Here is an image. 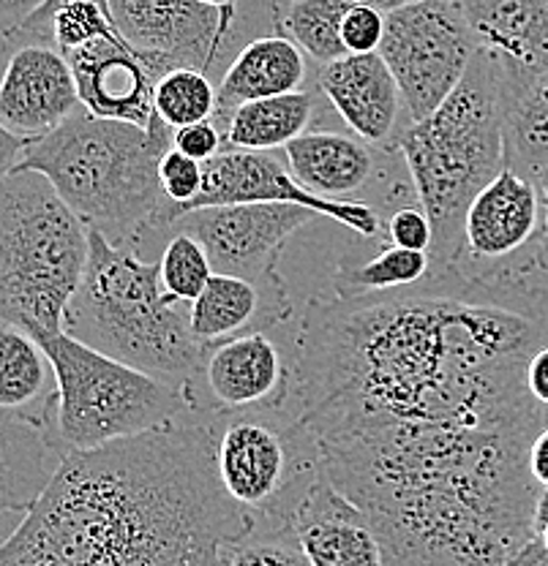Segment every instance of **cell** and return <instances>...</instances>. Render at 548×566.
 Masks as SVG:
<instances>
[{
  "instance_id": "1f68e13d",
  "label": "cell",
  "mask_w": 548,
  "mask_h": 566,
  "mask_svg": "<svg viewBox=\"0 0 548 566\" xmlns=\"http://www.w3.org/2000/svg\"><path fill=\"white\" fill-rule=\"evenodd\" d=\"M158 180H162V191L167 197V205L158 216V232H167L203 191V161L186 156L178 147H169L158 164Z\"/></svg>"
},
{
  "instance_id": "7dc6e473",
  "label": "cell",
  "mask_w": 548,
  "mask_h": 566,
  "mask_svg": "<svg viewBox=\"0 0 548 566\" xmlns=\"http://www.w3.org/2000/svg\"><path fill=\"white\" fill-rule=\"evenodd\" d=\"M546 424H548V409L544 411V428H546Z\"/></svg>"
},
{
  "instance_id": "484cf974",
  "label": "cell",
  "mask_w": 548,
  "mask_h": 566,
  "mask_svg": "<svg viewBox=\"0 0 548 566\" xmlns=\"http://www.w3.org/2000/svg\"><path fill=\"white\" fill-rule=\"evenodd\" d=\"M432 275L428 251H410L402 245H385L371 256H341L333 273L335 297L363 300L380 294L404 292Z\"/></svg>"
},
{
  "instance_id": "e575fe53",
  "label": "cell",
  "mask_w": 548,
  "mask_h": 566,
  "mask_svg": "<svg viewBox=\"0 0 548 566\" xmlns=\"http://www.w3.org/2000/svg\"><path fill=\"white\" fill-rule=\"evenodd\" d=\"M173 147H178L186 156L197 158V161H210L214 156H219L224 150V128L216 117L210 120L192 123V126L175 128Z\"/></svg>"
},
{
  "instance_id": "e0dca14e",
  "label": "cell",
  "mask_w": 548,
  "mask_h": 566,
  "mask_svg": "<svg viewBox=\"0 0 548 566\" xmlns=\"http://www.w3.org/2000/svg\"><path fill=\"white\" fill-rule=\"evenodd\" d=\"M63 57L74 71L82 109L134 126H151L156 120L153 91L162 74L121 33L76 46Z\"/></svg>"
},
{
  "instance_id": "52a82bcc",
  "label": "cell",
  "mask_w": 548,
  "mask_h": 566,
  "mask_svg": "<svg viewBox=\"0 0 548 566\" xmlns=\"http://www.w3.org/2000/svg\"><path fill=\"white\" fill-rule=\"evenodd\" d=\"M37 340L55 368L52 439L63 455L139 436L192 411L183 387L93 349L66 329Z\"/></svg>"
},
{
  "instance_id": "7c38bea8",
  "label": "cell",
  "mask_w": 548,
  "mask_h": 566,
  "mask_svg": "<svg viewBox=\"0 0 548 566\" xmlns=\"http://www.w3.org/2000/svg\"><path fill=\"white\" fill-rule=\"evenodd\" d=\"M117 33L158 74L188 66L214 76L238 14L205 0H107Z\"/></svg>"
},
{
  "instance_id": "5bb4252c",
  "label": "cell",
  "mask_w": 548,
  "mask_h": 566,
  "mask_svg": "<svg viewBox=\"0 0 548 566\" xmlns=\"http://www.w3.org/2000/svg\"><path fill=\"white\" fill-rule=\"evenodd\" d=\"M205 180L199 197L188 205L186 212L214 205H251V202H290L314 210L317 216L330 218L341 227L352 229L358 238L376 240L385 232V218L371 202H335L317 197L294 180L290 167L270 153L259 150H229L203 164ZM183 212V216H186Z\"/></svg>"
},
{
  "instance_id": "7402d4cb",
  "label": "cell",
  "mask_w": 548,
  "mask_h": 566,
  "mask_svg": "<svg viewBox=\"0 0 548 566\" xmlns=\"http://www.w3.org/2000/svg\"><path fill=\"white\" fill-rule=\"evenodd\" d=\"M306 80H309V57L290 35H257L246 41L221 71L216 82V91H219L216 117L227 115L246 102L303 91Z\"/></svg>"
},
{
  "instance_id": "83f0119b",
  "label": "cell",
  "mask_w": 548,
  "mask_h": 566,
  "mask_svg": "<svg viewBox=\"0 0 548 566\" xmlns=\"http://www.w3.org/2000/svg\"><path fill=\"white\" fill-rule=\"evenodd\" d=\"M352 3L355 0H290L276 28L290 35L303 55L322 69L350 55L341 39V22Z\"/></svg>"
},
{
  "instance_id": "d590c367",
  "label": "cell",
  "mask_w": 548,
  "mask_h": 566,
  "mask_svg": "<svg viewBox=\"0 0 548 566\" xmlns=\"http://www.w3.org/2000/svg\"><path fill=\"white\" fill-rule=\"evenodd\" d=\"M538 191H540V202H544V218H540V229L538 238H535L533 251H529V262H533L535 275L548 281V169L538 175Z\"/></svg>"
},
{
  "instance_id": "603a6c76",
  "label": "cell",
  "mask_w": 548,
  "mask_h": 566,
  "mask_svg": "<svg viewBox=\"0 0 548 566\" xmlns=\"http://www.w3.org/2000/svg\"><path fill=\"white\" fill-rule=\"evenodd\" d=\"M52 433L0 409V512L25 515L63 463Z\"/></svg>"
},
{
  "instance_id": "7bdbcfd3",
  "label": "cell",
  "mask_w": 548,
  "mask_h": 566,
  "mask_svg": "<svg viewBox=\"0 0 548 566\" xmlns=\"http://www.w3.org/2000/svg\"><path fill=\"white\" fill-rule=\"evenodd\" d=\"M14 52V44H11V39L0 31V74H3L6 69V61H9V55Z\"/></svg>"
},
{
  "instance_id": "44dd1931",
  "label": "cell",
  "mask_w": 548,
  "mask_h": 566,
  "mask_svg": "<svg viewBox=\"0 0 548 566\" xmlns=\"http://www.w3.org/2000/svg\"><path fill=\"white\" fill-rule=\"evenodd\" d=\"M292 316V294L281 275L255 281L214 273L199 297L188 303V327L203 346L249 329H276Z\"/></svg>"
},
{
  "instance_id": "f35d334b",
  "label": "cell",
  "mask_w": 548,
  "mask_h": 566,
  "mask_svg": "<svg viewBox=\"0 0 548 566\" xmlns=\"http://www.w3.org/2000/svg\"><path fill=\"white\" fill-rule=\"evenodd\" d=\"M28 142L20 139L17 134H11L9 128L0 123V177L14 172L17 164H20L22 150H25Z\"/></svg>"
},
{
  "instance_id": "4316f807",
  "label": "cell",
  "mask_w": 548,
  "mask_h": 566,
  "mask_svg": "<svg viewBox=\"0 0 548 566\" xmlns=\"http://www.w3.org/2000/svg\"><path fill=\"white\" fill-rule=\"evenodd\" d=\"M505 167L533 180L548 169V76L505 93Z\"/></svg>"
},
{
  "instance_id": "9c48e42d",
  "label": "cell",
  "mask_w": 548,
  "mask_h": 566,
  "mask_svg": "<svg viewBox=\"0 0 548 566\" xmlns=\"http://www.w3.org/2000/svg\"><path fill=\"white\" fill-rule=\"evenodd\" d=\"M382 61L396 76L412 123L426 120L456 91L477 55L462 0H421L385 14Z\"/></svg>"
},
{
  "instance_id": "ac0fdd59",
  "label": "cell",
  "mask_w": 548,
  "mask_h": 566,
  "mask_svg": "<svg viewBox=\"0 0 548 566\" xmlns=\"http://www.w3.org/2000/svg\"><path fill=\"white\" fill-rule=\"evenodd\" d=\"M287 528L314 566H385V545L374 523L325 474L294 504Z\"/></svg>"
},
{
  "instance_id": "836d02e7",
  "label": "cell",
  "mask_w": 548,
  "mask_h": 566,
  "mask_svg": "<svg viewBox=\"0 0 548 566\" xmlns=\"http://www.w3.org/2000/svg\"><path fill=\"white\" fill-rule=\"evenodd\" d=\"M385 238L387 243L410 248V251H432L434 229L421 205L417 208L415 205H399L385 218Z\"/></svg>"
},
{
  "instance_id": "2e32d148",
  "label": "cell",
  "mask_w": 548,
  "mask_h": 566,
  "mask_svg": "<svg viewBox=\"0 0 548 566\" xmlns=\"http://www.w3.org/2000/svg\"><path fill=\"white\" fill-rule=\"evenodd\" d=\"M82 109L74 71L50 44H20L0 74V123L31 142Z\"/></svg>"
},
{
  "instance_id": "f1b7e54d",
  "label": "cell",
  "mask_w": 548,
  "mask_h": 566,
  "mask_svg": "<svg viewBox=\"0 0 548 566\" xmlns=\"http://www.w3.org/2000/svg\"><path fill=\"white\" fill-rule=\"evenodd\" d=\"M153 106L169 128H183L216 117L219 91H216L214 76L205 74V71L178 66L158 76L156 91H153Z\"/></svg>"
},
{
  "instance_id": "8d00e7d4",
  "label": "cell",
  "mask_w": 548,
  "mask_h": 566,
  "mask_svg": "<svg viewBox=\"0 0 548 566\" xmlns=\"http://www.w3.org/2000/svg\"><path fill=\"white\" fill-rule=\"evenodd\" d=\"M527 389L540 409H548V344L540 346L527 363Z\"/></svg>"
},
{
  "instance_id": "d4e9b609",
  "label": "cell",
  "mask_w": 548,
  "mask_h": 566,
  "mask_svg": "<svg viewBox=\"0 0 548 566\" xmlns=\"http://www.w3.org/2000/svg\"><path fill=\"white\" fill-rule=\"evenodd\" d=\"M320 87L294 91L285 96L257 98L235 106L227 115L216 117L224 128V147L229 150H285L292 139L311 132V123L320 117Z\"/></svg>"
},
{
  "instance_id": "bcb514c9",
  "label": "cell",
  "mask_w": 548,
  "mask_h": 566,
  "mask_svg": "<svg viewBox=\"0 0 548 566\" xmlns=\"http://www.w3.org/2000/svg\"><path fill=\"white\" fill-rule=\"evenodd\" d=\"M535 566H548V556H544V558H540V562H538V564H535Z\"/></svg>"
},
{
  "instance_id": "ee69618b",
  "label": "cell",
  "mask_w": 548,
  "mask_h": 566,
  "mask_svg": "<svg viewBox=\"0 0 548 566\" xmlns=\"http://www.w3.org/2000/svg\"><path fill=\"white\" fill-rule=\"evenodd\" d=\"M58 3H63V0H46V3L41 6V9L37 11V14H33L31 20H28V22H37V20H41V17H46V14H50L52 9H55ZM99 3H102V6H107V0H99ZM107 11H110V9H107ZM22 25H25V22H22ZM22 25H20V28H22Z\"/></svg>"
},
{
  "instance_id": "ffe728a7",
  "label": "cell",
  "mask_w": 548,
  "mask_h": 566,
  "mask_svg": "<svg viewBox=\"0 0 548 566\" xmlns=\"http://www.w3.org/2000/svg\"><path fill=\"white\" fill-rule=\"evenodd\" d=\"M477 50L503 71L505 93L548 76V0H462Z\"/></svg>"
},
{
  "instance_id": "d6a6232c",
  "label": "cell",
  "mask_w": 548,
  "mask_h": 566,
  "mask_svg": "<svg viewBox=\"0 0 548 566\" xmlns=\"http://www.w3.org/2000/svg\"><path fill=\"white\" fill-rule=\"evenodd\" d=\"M385 35V11L369 3H352L341 22V39L350 55H369L380 52Z\"/></svg>"
},
{
  "instance_id": "4fadbf2b",
  "label": "cell",
  "mask_w": 548,
  "mask_h": 566,
  "mask_svg": "<svg viewBox=\"0 0 548 566\" xmlns=\"http://www.w3.org/2000/svg\"><path fill=\"white\" fill-rule=\"evenodd\" d=\"M317 218L322 216L290 202L214 205L186 212L169 229L194 234L208 251L214 273L262 281L279 275L285 245Z\"/></svg>"
},
{
  "instance_id": "7a4b0ae2",
  "label": "cell",
  "mask_w": 548,
  "mask_h": 566,
  "mask_svg": "<svg viewBox=\"0 0 548 566\" xmlns=\"http://www.w3.org/2000/svg\"><path fill=\"white\" fill-rule=\"evenodd\" d=\"M255 526L216 469L203 422H167L69 452L0 545V566H219Z\"/></svg>"
},
{
  "instance_id": "8992f818",
  "label": "cell",
  "mask_w": 548,
  "mask_h": 566,
  "mask_svg": "<svg viewBox=\"0 0 548 566\" xmlns=\"http://www.w3.org/2000/svg\"><path fill=\"white\" fill-rule=\"evenodd\" d=\"M87 262V223L31 169L0 177V318L61 333Z\"/></svg>"
},
{
  "instance_id": "9a60e30c",
  "label": "cell",
  "mask_w": 548,
  "mask_h": 566,
  "mask_svg": "<svg viewBox=\"0 0 548 566\" xmlns=\"http://www.w3.org/2000/svg\"><path fill=\"white\" fill-rule=\"evenodd\" d=\"M317 87L355 137L382 150H399L412 117L396 76L380 52L344 55L328 63L320 69Z\"/></svg>"
},
{
  "instance_id": "f6af8a7d",
  "label": "cell",
  "mask_w": 548,
  "mask_h": 566,
  "mask_svg": "<svg viewBox=\"0 0 548 566\" xmlns=\"http://www.w3.org/2000/svg\"><path fill=\"white\" fill-rule=\"evenodd\" d=\"M205 3H214V6H219V9L229 11V14H238L240 0H205Z\"/></svg>"
},
{
  "instance_id": "ba28073f",
  "label": "cell",
  "mask_w": 548,
  "mask_h": 566,
  "mask_svg": "<svg viewBox=\"0 0 548 566\" xmlns=\"http://www.w3.org/2000/svg\"><path fill=\"white\" fill-rule=\"evenodd\" d=\"M227 493L262 523L287 526L300 495L322 474L314 441L285 409L208 417Z\"/></svg>"
},
{
  "instance_id": "5b68a950",
  "label": "cell",
  "mask_w": 548,
  "mask_h": 566,
  "mask_svg": "<svg viewBox=\"0 0 548 566\" xmlns=\"http://www.w3.org/2000/svg\"><path fill=\"white\" fill-rule=\"evenodd\" d=\"M178 305L164 292L158 262H145L132 245L87 227L85 273L63 316L69 335L186 389L205 346Z\"/></svg>"
},
{
  "instance_id": "cb8c5ba5",
  "label": "cell",
  "mask_w": 548,
  "mask_h": 566,
  "mask_svg": "<svg viewBox=\"0 0 548 566\" xmlns=\"http://www.w3.org/2000/svg\"><path fill=\"white\" fill-rule=\"evenodd\" d=\"M58 379L50 354L28 329L0 318V409L52 433Z\"/></svg>"
},
{
  "instance_id": "f546056e",
  "label": "cell",
  "mask_w": 548,
  "mask_h": 566,
  "mask_svg": "<svg viewBox=\"0 0 548 566\" xmlns=\"http://www.w3.org/2000/svg\"><path fill=\"white\" fill-rule=\"evenodd\" d=\"M158 270H162L164 292L180 305L194 303L214 275L208 251L194 234L183 232V229H173V238L164 245L162 259H158Z\"/></svg>"
},
{
  "instance_id": "30bf717a",
  "label": "cell",
  "mask_w": 548,
  "mask_h": 566,
  "mask_svg": "<svg viewBox=\"0 0 548 566\" xmlns=\"http://www.w3.org/2000/svg\"><path fill=\"white\" fill-rule=\"evenodd\" d=\"M287 327V324H285ZM292 392V329H249L205 344L197 374L186 385L194 415L285 409Z\"/></svg>"
},
{
  "instance_id": "8fae6325",
  "label": "cell",
  "mask_w": 548,
  "mask_h": 566,
  "mask_svg": "<svg viewBox=\"0 0 548 566\" xmlns=\"http://www.w3.org/2000/svg\"><path fill=\"white\" fill-rule=\"evenodd\" d=\"M540 218H544V202H540L538 182L505 167L477 191L467 208L462 248L445 270H453L464 279H486L499 273L535 275L529 251L538 238Z\"/></svg>"
},
{
  "instance_id": "3957f363",
  "label": "cell",
  "mask_w": 548,
  "mask_h": 566,
  "mask_svg": "<svg viewBox=\"0 0 548 566\" xmlns=\"http://www.w3.org/2000/svg\"><path fill=\"white\" fill-rule=\"evenodd\" d=\"M173 137L175 128L158 115L151 126H134L76 109L50 134L28 142L17 169L44 175L87 227L134 248L147 232H158L167 205L158 164Z\"/></svg>"
},
{
  "instance_id": "b9f144b4",
  "label": "cell",
  "mask_w": 548,
  "mask_h": 566,
  "mask_svg": "<svg viewBox=\"0 0 548 566\" xmlns=\"http://www.w3.org/2000/svg\"><path fill=\"white\" fill-rule=\"evenodd\" d=\"M355 3L376 6V9H382V11H385V14H387V11L402 9V6H410V3H421V0H355Z\"/></svg>"
},
{
  "instance_id": "60d3db41",
  "label": "cell",
  "mask_w": 548,
  "mask_h": 566,
  "mask_svg": "<svg viewBox=\"0 0 548 566\" xmlns=\"http://www.w3.org/2000/svg\"><path fill=\"white\" fill-rule=\"evenodd\" d=\"M20 521H22V515H9V512H0V545L9 539V534L17 528V523Z\"/></svg>"
},
{
  "instance_id": "6da1fadb",
  "label": "cell",
  "mask_w": 548,
  "mask_h": 566,
  "mask_svg": "<svg viewBox=\"0 0 548 566\" xmlns=\"http://www.w3.org/2000/svg\"><path fill=\"white\" fill-rule=\"evenodd\" d=\"M540 430L382 422L309 439L330 485L374 523L385 566H505L535 536Z\"/></svg>"
},
{
  "instance_id": "277c9868",
  "label": "cell",
  "mask_w": 548,
  "mask_h": 566,
  "mask_svg": "<svg viewBox=\"0 0 548 566\" xmlns=\"http://www.w3.org/2000/svg\"><path fill=\"white\" fill-rule=\"evenodd\" d=\"M412 191L434 229L432 270L451 268L462 248L467 208L505 169V82L477 50L456 91L399 142Z\"/></svg>"
},
{
  "instance_id": "74e56055",
  "label": "cell",
  "mask_w": 548,
  "mask_h": 566,
  "mask_svg": "<svg viewBox=\"0 0 548 566\" xmlns=\"http://www.w3.org/2000/svg\"><path fill=\"white\" fill-rule=\"evenodd\" d=\"M46 0H0V31L11 35L22 22L31 20Z\"/></svg>"
},
{
  "instance_id": "4dcf8cb0",
  "label": "cell",
  "mask_w": 548,
  "mask_h": 566,
  "mask_svg": "<svg viewBox=\"0 0 548 566\" xmlns=\"http://www.w3.org/2000/svg\"><path fill=\"white\" fill-rule=\"evenodd\" d=\"M219 566H314L287 526L255 517V526L221 553Z\"/></svg>"
},
{
  "instance_id": "d6986e66",
  "label": "cell",
  "mask_w": 548,
  "mask_h": 566,
  "mask_svg": "<svg viewBox=\"0 0 548 566\" xmlns=\"http://www.w3.org/2000/svg\"><path fill=\"white\" fill-rule=\"evenodd\" d=\"M287 167L306 191L335 202H365L363 193L382 186L393 169L399 150H382L355 134L306 132L285 147Z\"/></svg>"
},
{
  "instance_id": "ab89813d",
  "label": "cell",
  "mask_w": 548,
  "mask_h": 566,
  "mask_svg": "<svg viewBox=\"0 0 548 566\" xmlns=\"http://www.w3.org/2000/svg\"><path fill=\"white\" fill-rule=\"evenodd\" d=\"M529 471L540 488H548V424L529 444Z\"/></svg>"
}]
</instances>
